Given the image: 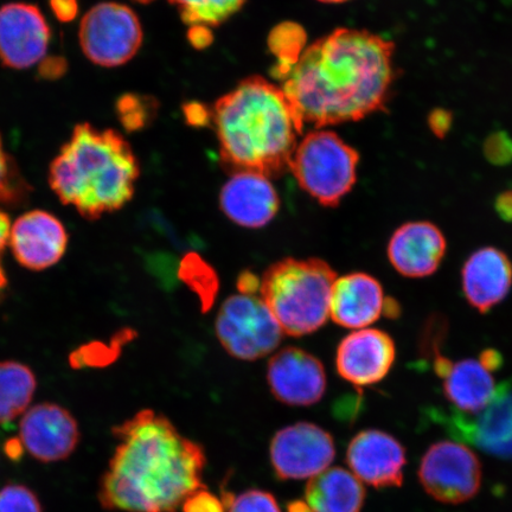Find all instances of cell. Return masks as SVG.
I'll list each match as a JSON object with an SVG mask.
<instances>
[{"instance_id":"cell-1","label":"cell","mask_w":512,"mask_h":512,"mask_svg":"<svg viewBox=\"0 0 512 512\" xmlns=\"http://www.w3.org/2000/svg\"><path fill=\"white\" fill-rule=\"evenodd\" d=\"M394 53L392 41L348 28L306 48L280 80L300 127L349 123L383 111L396 78Z\"/></svg>"},{"instance_id":"cell-2","label":"cell","mask_w":512,"mask_h":512,"mask_svg":"<svg viewBox=\"0 0 512 512\" xmlns=\"http://www.w3.org/2000/svg\"><path fill=\"white\" fill-rule=\"evenodd\" d=\"M112 432L118 446L100 480L102 508L177 512L191 494L206 489L204 448L185 438L163 414L144 409Z\"/></svg>"},{"instance_id":"cell-3","label":"cell","mask_w":512,"mask_h":512,"mask_svg":"<svg viewBox=\"0 0 512 512\" xmlns=\"http://www.w3.org/2000/svg\"><path fill=\"white\" fill-rule=\"evenodd\" d=\"M213 121L224 168L268 178L290 170L303 132L281 87L261 76L239 83L217 100Z\"/></svg>"},{"instance_id":"cell-4","label":"cell","mask_w":512,"mask_h":512,"mask_svg":"<svg viewBox=\"0 0 512 512\" xmlns=\"http://www.w3.org/2000/svg\"><path fill=\"white\" fill-rule=\"evenodd\" d=\"M140 174L136 155L114 130L76 125L49 168V184L66 206L87 220L124 208Z\"/></svg>"},{"instance_id":"cell-5","label":"cell","mask_w":512,"mask_h":512,"mask_svg":"<svg viewBox=\"0 0 512 512\" xmlns=\"http://www.w3.org/2000/svg\"><path fill=\"white\" fill-rule=\"evenodd\" d=\"M337 274L324 260L286 258L275 262L260 281V297L284 334H313L328 322Z\"/></svg>"},{"instance_id":"cell-6","label":"cell","mask_w":512,"mask_h":512,"mask_svg":"<svg viewBox=\"0 0 512 512\" xmlns=\"http://www.w3.org/2000/svg\"><path fill=\"white\" fill-rule=\"evenodd\" d=\"M358 162V152L336 133L312 131L297 145L290 171L307 194L335 208L354 188Z\"/></svg>"},{"instance_id":"cell-7","label":"cell","mask_w":512,"mask_h":512,"mask_svg":"<svg viewBox=\"0 0 512 512\" xmlns=\"http://www.w3.org/2000/svg\"><path fill=\"white\" fill-rule=\"evenodd\" d=\"M215 329L224 350L241 361L270 355L284 336L264 300L255 294L229 297L217 315Z\"/></svg>"},{"instance_id":"cell-8","label":"cell","mask_w":512,"mask_h":512,"mask_svg":"<svg viewBox=\"0 0 512 512\" xmlns=\"http://www.w3.org/2000/svg\"><path fill=\"white\" fill-rule=\"evenodd\" d=\"M79 38L83 54L96 66L113 68L132 60L143 43V28L130 6L106 2L82 18Z\"/></svg>"},{"instance_id":"cell-9","label":"cell","mask_w":512,"mask_h":512,"mask_svg":"<svg viewBox=\"0 0 512 512\" xmlns=\"http://www.w3.org/2000/svg\"><path fill=\"white\" fill-rule=\"evenodd\" d=\"M440 341L425 344L433 369L443 380L445 398L451 403V414L473 418L488 407L496 393L494 373L502 367L503 358L496 350H485L478 360L452 362L441 354Z\"/></svg>"},{"instance_id":"cell-10","label":"cell","mask_w":512,"mask_h":512,"mask_svg":"<svg viewBox=\"0 0 512 512\" xmlns=\"http://www.w3.org/2000/svg\"><path fill=\"white\" fill-rule=\"evenodd\" d=\"M418 476L435 501L460 504L477 496L482 486V464L475 452L456 441L441 440L421 458Z\"/></svg>"},{"instance_id":"cell-11","label":"cell","mask_w":512,"mask_h":512,"mask_svg":"<svg viewBox=\"0 0 512 512\" xmlns=\"http://www.w3.org/2000/svg\"><path fill=\"white\" fill-rule=\"evenodd\" d=\"M270 452L279 479H311L329 469L336 447L334 438L323 428L299 422L274 435Z\"/></svg>"},{"instance_id":"cell-12","label":"cell","mask_w":512,"mask_h":512,"mask_svg":"<svg viewBox=\"0 0 512 512\" xmlns=\"http://www.w3.org/2000/svg\"><path fill=\"white\" fill-rule=\"evenodd\" d=\"M433 416L453 438L475 445L490 456L512 460V375L499 384L488 407L473 418L451 413Z\"/></svg>"},{"instance_id":"cell-13","label":"cell","mask_w":512,"mask_h":512,"mask_svg":"<svg viewBox=\"0 0 512 512\" xmlns=\"http://www.w3.org/2000/svg\"><path fill=\"white\" fill-rule=\"evenodd\" d=\"M78 421L56 403H40L23 414L19 425L21 445L42 463L66 460L80 443Z\"/></svg>"},{"instance_id":"cell-14","label":"cell","mask_w":512,"mask_h":512,"mask_svg":"<svg viewBox=\"0 0 512 512\" xmlns=\"http://www.w3.org/2000/svg\"><path fill=\"white\" fill-rule=\"evenodd\" d=\"M51 31L40 9L27 3L0 8V61L12 69H27L47 54Z\"/></svg>"},{"instance_id":"cell-15","label":"cell","mask_w":512,"mask_h":512,"mask_svg":"<svg viewBox=\"0 0 512 512\" xmlns=\"http://www.w3.org/2000/svg\"><path fill=\"white\" fill-rule=\"evenodd\" d=\"M267 382L275 399L288 406L307 407L322 400L326 373L323 364L310 352L288 347L271 358Z\"/></svg>"},{"instance_id":"cell-16","label":"cell","mask_w":512,"mask_h":512,"mask_svg":"<svg viewBox=\"0 0 512 512\" xmlns=\"http://www.w3.org/2000/svg\"><path fill=\"white\" fill-rule=\"evenodd\" d=\"M395 358V343L386 332L368 328L356 330L338 345L337 373L357 388L373 386L389 374Z\"/></svg>"},{"instance_id":"cell-17","label":"cell","mask_w":512,"mask_h":512,"mask_svg":"<svg viewBox=\"0 0 512 512\" xmlns=\"http://www.w3.org/2000/svg\"><path fill=\"white\" fill-rule=\"evenodd\" d=\"M347 463L362 483L376 489L399 488L407 464L406 450L393 435L366 430L350 441Z\"/></svg>"},{"instance_id":"cell-18","label":"cell","mask_w":512,"mask_h":512,"mask_svg":"<svg viewBox=\"0 0 512 512\" xmlns=\"http://www.w3.org/2000/svg\"><path fill=\"white\" fill-rule=\"evenodd\" d=\"M398 313V304H390L380 281L369 274L344 275L332 287L330 317L343 328L367 329L382 315L392 317Z\"/></svg>"},{"instance_id":"cell-19","label":"cell","mask_w":512,"mask_h":512,"mask_svg":"<svg viewBox=\"0 0 512 512\" xmlns=\"http://www.w3.org/2000/svg\"><path fill=\"white\" fill-rule=\"evenodd\" d=\"M10 245L19 264L29 270L42 271L62 259L68 234L54 215L32 210L18 217L12 226Z\"/></svg>"},{"instance_id":"cell-20","label":"cell","mask_w":512,"mask_h":512,"mask_svg":"<svg viewBox=\"0 0 512 512\" xmlns=\"http://www.w3.org/2000/svg\"><path fill=\"white\" fill-rule=\"evenodd\" d=\"M446 240L431 222L403 224L388 245V258L403 277L426 278L438 271L446 254Z\"/></svg>"},{"instance_id":"cell-21","label":"cell","mask_w":512,"mask_h":512,"mask_svg":"<svg viewBox=\"0 0 512 512\" xmlns=\"http://www.w3.org/2000/svg\"><path fill=\"white\" fill-rule=\"evenodd\" d=\"M220 207L238 226L258 229L278 214L280 200L270 178L254 172H236L223 185Z\"/></svg>"},{"instance_id":"cell-22","label":"cell","mask_w":512,"mask_h":512,"mask_svg":"<svg viewBox=\"0 0 512 512\" xmlns=\"http://www.w3.org/2000/svg\"><path fill=\"white\" fill-rule=\"evenodd\" d=\"M465 298L480 313L507 298L512 286V264L495 247L480 248L466 260L462 271Z\"/></svg>"},{"instance_id":"cell-23","label":"cell","mask_w":512,"mask_h":512,"mask_svg":"<svg viewBox=\"0 0 512 512\" xmlns=\"http://www.w3.org/2000/svg\"><path fill=\"white\" fill-rule=\"evenodd\" d=\"M364 501L363 483L342 467H329L311 478L305 489L311 512H361Z\"/></svg>"},{"instance_id":"cell-24","label":"cell","mask_w":512,"mask_h":512,"mask_svg":"<svg viewBox=\"0 0 512 512\" xmlns=\"http://www.w3.org/2000/svg\"><path fill=\"white\" fill-rule=\"evenodd\" d=\"M36 390V377L22 363L0 362V425L28 411Z\"/></svg>"},{"instance_id":"cell-25","label":"cell","mask_w":512,"mask_h":512,"mask_svg":"<svg viewBox=\"0 0 512 512\" xmlns=\"http://www.w3.org/2000/svg\"><path fill=\"white\" fill-rule=\"evenodd\" d=\"M189 27H217L238 12L246 0H169Z\"/></svg>"},{"instance_id":"cell-26","label":"cell","mask_w":512,"mask_h":512,"mask_svg":"<svg viewBox=\"0 0 512 512\" xmlns=\"http://www.w3.org/2000/svg\"><path fill=\"white\" fill-rule=\"evenodd\" d=\"M306 35L302 27L294 23H283L272 31L270 48L278 59L273 75L275 78L284 79L294 64L299 60L305 50Z\"/></svg>"},{"instance_id":"cell-27","label":"cell","mask_w":512,"mask_h":512,"mask_svg":"<svg viewBox=\"0 0 512 512\" xmlns=\"http://www.w3.org/2000/svg\"><path fill=\"white\" fill-rule=\"evenodd\" d=\"M181 279L201 297L203 305L210 309L219 288V280L213 268L200 256L188 254L181 264Z\"/></svg>"},{"instance_id":"cell-28","label":"cell","mask_w":512,"mask_h":512,"mask_svg":"<svg viewBox=\"0 0 512 512\" xmlns=\"http://www.w3.org/2000/svg\"><path fill=\"white\" fill-rule=\"evenodd\" d=\"M29 185L24 181L16 163L5 151L0 138V203L19 204L27 198Z\"/></svg>"},{"instance_id":"cell-29","label":"cell","mask_w":512,"mask_h":512,"mask_svg":"<svg viewBox=\"0 0 512 512\" xmlns=\"http://www.w3.org/2000/svg\"><path fill=\"white\" fill-rule=\"evenodd\" d=\"M222 502L226 512H281L277 499L261 490H248L239 496L224 492Z\"/></svg>"},{"instance_id":"cell-30","label":"cell","mask_w":512,"mask_h":512,"mask_svg":"<svg viewBox=\"0 0 512 512\" xmlns=\"http://www.w3.org/2000/svg\"><path fill=\"white\" fill-rule=\"evenodd\" d=\"M0 512H43V508L28 486L8 484L0 489Z\"/></svg>"},{"instance_id":"cell-31","label":"cell","mask_w":512,"mask_h":512,"mask_svg":"<svg viewBox=\"0 0 512 512\" xmlns=\"http://www.w3.org/2000/svg\"><path fill=\"white\" fill-rule=\"evenodd\" d=\"M117 111L121 123L130 131L144 127L151 117V100L137 95H125L118 101Z\"/></svg>"},{"instance_id":"cell-32","label":"cell","mask_w":512,"mask_h":512,"mask_svg":"<svg viewBox=\"0 0 512 512\" xmlns=\"http://www.w3.org/2000/svg\"><path fill=\"white\" fill-rule=\"evenodd\" d=\"M183 512H226L222 499L206 489L197 490L185 499Z\"/></svg>"},{"instance_id":"cell-33","label":"cell","mask_w":512,"mask_h":512,"mask_svg":"<svg viewBox=\"0 0 512 512\" xmlns=\"http://www.w3.org/2000/svg\"><path fill=\"white\" fill-rule=\"evenodd\" d=\"M51 11L63 23L73 22L79 14V0H49Z\"/></svg>"},{"instance_id":"cell-34","label":"cell","mask_w":512,"mask_h":512,"mask_svg":"<svg viewBox=\"0 0 512 512\" xmlns=\"http://www.w3.org/2000/svg\"><path fill=\"white\" fill-rule=\"evenodd\" d=\"M67 63L57 57L46 59L41 64V75L46 79H55L66 72Z\"/></svg>"},{"instance_id":"cell-35","label":"cell","mask_w":512,"mask_h":512,"mask_svg":"<svg viewBox=\"0 0 512 512\" xmlns=\"http://www.w3.org/2000/svg\"><path fill=\"white\" fill-rule=\"evenodd\" d=\"M189 37L192 44L197 48L207 47L211 41L210 30L206 27H191Z\"/></svg>"},{"instance_id":"cell-36","label":"cell","mask_w":512,"mask_h":512,"mask_svg":"<svg viewBox=\"0 0 512 512\" xmlns=\"http://www.w3.org/2000/svg\"><path fill=\"white\" fill-rule=\"evenodd\" d=\"M238 288L240 293L255 294L260 291V281L256 279L254 274L246 272L240 275Z\"/></svg>"},{"instance_id":"cell-37","label":"cell","mask_w":512,"mask_h":512,"mask_svg":"<svg viewBox=\"0 0 512 512\" xmlns=\"http://www.w3.org/2000/svg\"><path fill=\"white\" fill-rule=\"evenodd\" d=\"M12 224L8 214L0 210V252L9 245L11 238Z\"/></svg>"},{"instance_id":"cell-38","label":"cell","mask_w":512,"mask_h":512,"mask_svg":"<svg viewBox=\"0 0 512 512\" xmlns=\"http://www.w3.org/2000/svg\"><path fill=\"white\" fill-rule=\"evenodd\" d=\"M497 209L504 220L512 221V194L502 196L498 201Z\"/></svg>"},{"instance_id":"cell-39","label":"cell","mask_w":512,"mask_h":512,"mask_svg":"<svg viewBox=\"0 0 512 512\" xmlns=\"http://www.w3.org/2000/svg\"><path fill=\"white\" fill-rule=\"evenodd\" d=\"M287 512H311L305 502H293L288 505Z\"/></svg>"},{"instance_id":"cell-40","label":"cell","mask_w":512,"mask_h":512,"mask_svg":"<svg viewBox=\"0 0 512 512\" xmlns=\"http://www.w3.org/2000/svg\"><path fill=\"white\" fill-rule=\"evenodd\" d=\"M8 284V280H6L5 273L3 271L2 265H0V290Z\"/></svg>"},{"instance_id":"cell-41","label":"cell","mask_w":512,"mask_h":512,"mask_svg":"<svg viewBox=\"0 0 512 512\" xmlns=\"http://www.w3.org/2000/svg\"><path fill=\"white\" fill-rule=\"evenodd\" d=\"M319 2L328 3V4H339V3L349 2V0H319Z\"/></svg>"},{"instance_id":"cell-42","label":"cell","mask_w":512,"mask_h":512,"mask_svg":"<svg viewBox=\"0 0 512 512\" xmlns=\"http://www.w3.org/2000/svg\"><path fill=\"white\" fill-rule=\"evenodd\" d=\"M134 2L142 3V4H149L152 2H155V0H134Z\"/></svg>"}]
</instances>
